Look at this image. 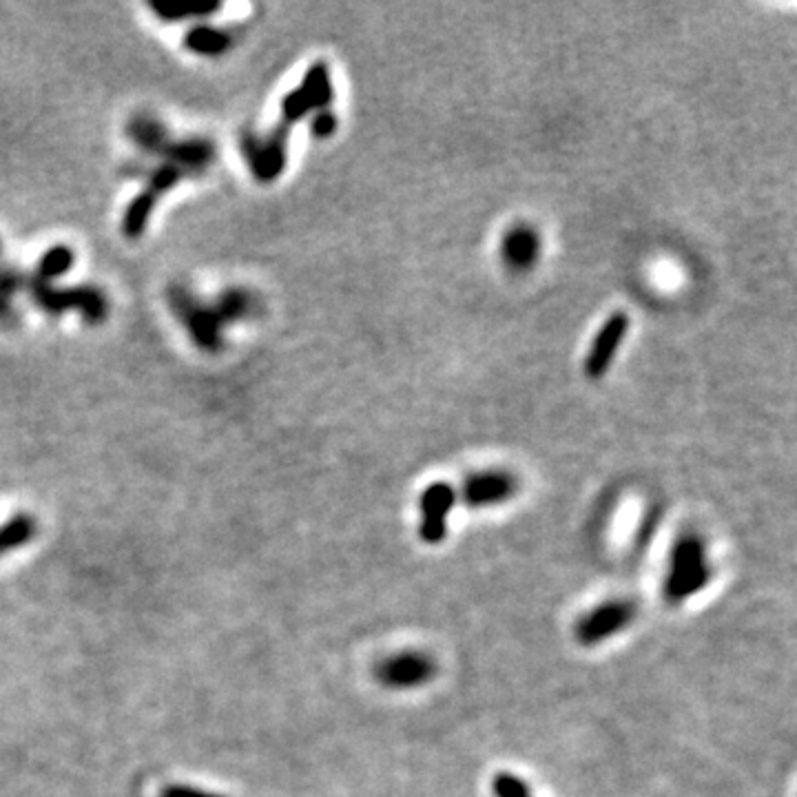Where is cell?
Returning <instances> with one entry per match:
<instances>
[{"label":"cell","mask_w":797,"mask_h":797,"mask_svg":"<svg viewBox=\"0 0 797 797\" xmlns=\"http://www.w3.org/2000/svg\"><path fill=\"white\" fill-rule=\"evenodd\" d=\"M131 136L140 149L160 153L164 160L160 167L151 173V182L147 186V191L140 195V200L136 204H131L127 220H124V233L129 237H138L144 229V224L149 220L155 200H158L164 191H169L175 182H180L184 171H198L206 167V164L211 162L213 147L204 140H184V142L169 140L160 124L147 118L133 122Z\"/></svg>","instance_id":"1"},{"label":"cell","mask_w":797,"mask_h":797,"mask_svg":"<svg viewBox=\"0 0 797 797\" xmlns=\"http://www.w3.org/2000/svg\"><path fill=\"white\" fill-rule=\"evenodd\" d=\"M333 100V85H330V74L324 62H317L308 69L304 85L297 91H293L291 96L284 100L282 105V120L271 133V138L264 144L260 151H255L251 155V167L255 171L257 178L262 182L275 180L279 171L284 167L286 158V140L288 133L293 129V122L299 118H304L306 113L315 109H326Z\"/></svg>","instance_id":"2"},{"label":"cell","mask_w":797,"mask_h":797,"mask_svg":"<svg viewBox=\"0 0 797 797\" xmlns=\"http://www.w3.org/2000/svg\"><path fill=\"white\" fill-rule=\"evenodd\" d=\"M711 581V563L707 545L696 534H685L671 547L669 567L665 574V598L671 605L700 594Z\"/></svg>","instance_id":"3"},{"label":"cell","mask_w":797,"mask_h":797,"mask_svg":"<svg viewBox=\"0 0 797 797\" xmlns=\"http://www.w3.org/2000/svg\"><path fill=\"white\" fill-rule=\"evenodd\" d=\"M636 605L631 600H607V603L598 605L592 612L585 614L576 625V638L578 643L585 647H594L598 643H605L612 636L625 631L636 618Z\"/></svg>","instance_id":"4"},{"label":"cell","mask_w":797,"mask_h":797,"mask_svg":"<svg viewBox=\"0 0 797 797\" xmlns=\"http://www.w3.org/2000/svg\"><path fill=\"white\" fill-rule=\"evenodd\" d=\"M437 674V665L421 651H401L379 662L377 678L390 689H417Z\"/></svg>","instance_id":"5"},{"label":"cell","mask_w":797,"mask_h":797,"mask_svg":"<svg viewBox=\"0 0 797 797\" xmlns=\"http://www.w3.org/2000/svg\"><path fill=\"white\" fill-rule=\"evenodd\" d=\"M457 494L445 483H434L421 496V525L419 534L426 543L437 545L448 534V516Z\"/></svg>","instance_id":"6"},{"label":"cell","mask_w":797,"mask_h":797,"mask_svg":"<svg viewBox=\"0 0 797 797\" xmlns=\"http://www.w3.org/2000/svg\"><path fill=\"white\" fill-rule=\"evenodd\" d=\"M627 328H629V319L625 313H616L609 317V322L600 330L594 346H592V353L587 357V364L585 370L587 375L592 379H598L605 375V370L609 368L614 359L616 348L620 346V341L627 335Z\"/></svg>","instance_id":"7"},{"label":"cell","mask_w":797,"mask_h":797,"mask_svg":"<svg viewBox=\"0 0 797 797\" xmlns=\"http://www.w3.org/2000/svg\"><path fill=\"white\" fill-rule=\"evenodd\" d=\"M514 490H516V483L510 474L485 472L479 476H472L468 485H465L463 499L472 507H483V505H494V503L507 501Z\"/></svg>","instance_id":"8"},{"label":"cell","mask_w":797,"mask_h":797,"mask_svg":"<svg viewBox=\"0 0 797 797\" xmlns=\"http://www.w3.org/2000/svg\"><path fill=\"white\" fill-rule=\"evenodd\" d=\"M231 40L226 38L222 31H211V29H202V31H195L189 38V47L193 51H198V54H217V51H222L229 47Z\"/></svg>","instance_id":"9"},{"label":"cell","mask_w":797,"mask_h":797,"mask_svg":"<svg viewBox=\"0 0 797 797\" xmlns=\"http://www.w3.org/2000/svg\"><path fill=\"white\" fill-rule=\"evenodd\" d=\"M492 793H494V797H534L530 786H527L519 778V775H512V773L494 775Z\"/></svg>","instance_id":"10"},{"label":"cell","mask_w":797,"mask_h":797,"mask_svg":"<svg viewBox=\"0 0 797 797\" xmlns=\"http://www.w3.org/2000/svg\"><path fill=\"white\" fill-rule=\"evenodd\" d=\"M186 797H204V795H195V793H186Z\"/></svg>","instance_id":"11"}]
</instances>
